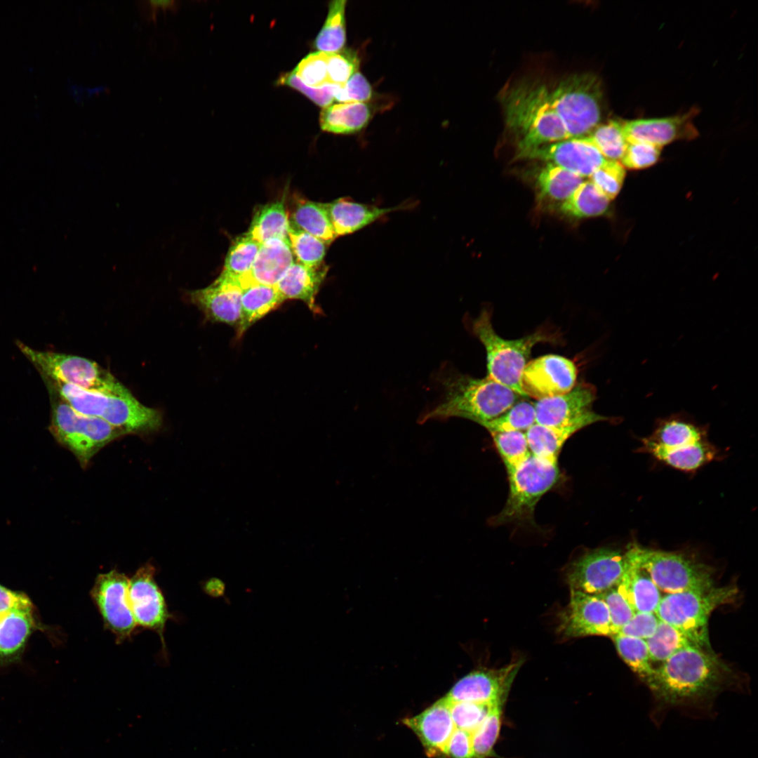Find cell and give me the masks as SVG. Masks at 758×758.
<instances>
[{
	"label": "cell",
	"mask_w": 758,
	"mask_h": 758,
	"mask_svg": "<svg viewBox=\"0 0 758 758\" xmlns=\"http://www.w3.org/2000/svg\"><path fill=\"white\" fill-rule=\"evenodd\" d=\"M32 609H34V604L27 594L10 590L0 584V615L16 610Z\"/></svg>",
	"instance_id": "cell-55"
},
{
	"label": "cell",
	"mask_w": 758,
	"mask_h": 758,
	"mask_svg": "<svg viewBox=\"0 0 758 758\" xmlns=\"http://www.w3.org/2000/svg\"><path fill=\"white\" fill-rule=\"evenodd\" d=\"M293 262L288 239H270L260 244L248 274L241 279L242 286L255 283L276 286Z\"/></svg>",
	"instance_id": "cell-22"
},
{
	"label": "cell",
	"mask_w": 758,
	"mask_h": 758,
	"mask_svg": "<svg viewBox=\"0 0 758 758\" xmlns=\"http://www.w3.org/2000/svg\"><path fill=\"white\" fill-rule=\"evenodd\" d=\"M443 755L448 758H474L472 733L456 728L445 746Z\"/></svg>",
	"instance_id": "cell-54"
},
{
	"label": "cell",
	"mask_w": 758,
	"mask_h": 758,
	"mask_svg": "<svg viewBox=\"0 0 758 758\" xmlns=\"http://www.w3.org/2000/svg\"><path fill=\"white\" fill-rule=\"evenodd\" d=\"M610 200L591 181L583 182L560 206L564 215L574 218L597 217L609 208Z\"/></svg>",
	"instance_id": "cell-34"
},
{
	"label": "cell",
	"mask_w": 758,
	"mask_h": 758,
	"mask_svg": "<svg viewBox=\"0 0 758 758\" xmlns=\"http://www.w3.org/2000/svg\"><path fill=\"white\" fill-rule=\"evenodd\" d=\"M346 4L345 0L330 2L326 20L314 41L318 51L333 53L343 50L346 42Z\"/></svg>",
	"instance_id": "cell-36"
},
{
	"label": "cell",
	"mask_w": 758,
	"mask_h": 758,
	"mask_svg": "<svg viewBox=\"0 0 758 758\" xmlns=\"http://www.w3.org/2000/svg\"><path fill=\"white\" fill-rule=\"evenodd\" d=\"M491 434L507 474L520 466L531 456L526 433L516 431L494 432Z\"/></svg>",
	"instance_id": "cell-43"
},
{
	"label": "cell",
	"mask_w": 758,
	"mask_h": 758,
	"mask_svg": "<svg viewBox=\"0 0 758 758\" xmlns=\"http://www.w3.org/2000/svg\"><path fill=\"white\" fill-rule=\"evenodd\" d=\"M435 376L442 397L420 416V423L463 418L481 425L505 413L521 397L488 376L473 378L449 366H442Z\"/></svg>",
	"instance_id": "cell-2"
},
{
	"label": "cell",
	"mask_w": 758,
	"mask_h": 758,
	"mask_svg": "<svg viewBox=\"0 0 758 758\" xmlns=\"http://www.w3.org/2000/svg\"><path fill=\"white\" fill-rule=\"evenodd\" d=\"M735 585L715 586L700 590L667 593L663 596L655 612L663 620L681 631L698 646L712 649L708 637V620L717 607L736 596Z\"/></svg>",
	"instance_id": "cell-5"
},
{
	"label": "cell",
	"mask_w": 758,
	"mask_h": 758,
	"mask_svg": "<svg viewBox=\"0 0 758 758\" xmlns=\"http://www.w3.org/2000/svg\"><path fill=\"white\" fill-rule=\"evenodd\" d=\"M557 464L531 456L524 463L508 473L510 491L501 512L491 522L500 525L533 517L535 507L540 498L559 478Z\"/></svg>",
	"instance_id": "cell-10"
},
{
	"label": "cell",
	"mask_w": 758,
	"mask_h": 758,
	"mask_svg": "<svg viewBox=\"0 0 758 758\" xmlns=\"http://www.w3.org/2000/svg\"><path fill=\"white\" fill-rule=\"evenodd\" d=\"M337 237L355 232L398 208H379L340 198L324 203Z\"/></svg>",
	"instance_id": "cell-25"
},
{
	"label": "cell",
	"mask_w": 758,
	"mask_h": 758,
	"mask_svg": "<svg viewBox=\"0 0 758 758\" xmlns=\"http://www.w3.org/2000/svg\"><path fill=\"white\" fill-rule=\"evenodd\" d=\"M130 578L116 569L98 574L90 594L105 627L118 644L131 638L138 626L128 599Z\"/></svg>",
	"instance_id": "cell-11"
},
{
	"label": "cell",
	"mask_w": 758,
	"mask_h": 758,
	"mask_svg": "<svg viewBox=\"0 0 758 758\" xmlns=\"http://www.w3.org/2000/svg\"><path fill=\"white\" fill-rule=\"evenodd\" d=\"M289 219L284 200L267 204L255 213L246 234L260 244L272 239L288 240Z\"/></svg>",
	"instance_id": "cell-31"
},
{
	"label": "cell",
	"mask_w": 758,
	"mask_h": 758,
	"mask_svg": "<svg viewBox=\"0 0 758 758\" xmlns=\"http://www.w3.org/2000/svg\"><path fill=\"white\" fill-rule=\"evenodd\" d=\"M202 588L206 594L213 598H219L225 595V583L220 578H211L202 584Z\"/></svg>",
	"instance_id": "cell-57"
},
{
	"label": "cell",
	"mask_w": 758,
	"mask_h": 758,
	"mask_svg": "<svg viewBox=\"0 0 758 758\" xmlns=\"http://www.w3.org/2000/svg\"><path fill=\"white\" fill-rule=\"evenodd\" d=\"M665 449H676L705 440L703 428L679 416L662 420L653 434L646 438Z\"/></svg>",
	"instance_id": "cell-32"
},
{
	"label": "cell",
	"mask_w": 758,
	"mask_h": 758,
	"mask_svg": "<svg viewBox=\"0 0 758 758\" xmlns=\"http://www.w3.org/2000/svg\"><path fill=\"white\" fill-rule=\"evenodd\" d=\"M450 702L451 714L456 728L471 733L479 727L496 705H503L500 703Z\"/></svg>",
	"instance_id": "cell-45"
},
{
	"label": "cell",
	"mask_w": 758,
	"mask_h": 758,
	"mask_svg": "<svg viewBox=\"0 0 758 758\" xmlns=\"http://www.w3.org/2000/svg\"><path fill=\"white\" fill-rule=\"evenodd\" d=\"M491 317L485 309L477 317L467 319L470 331L485 347L487 376L525 397L521 379L531 350L538 343L550 341L551 337L540 330L519 339H505L494 330Z\"/></svg>",
	"instance_id": "cell-4"
},
{
	"label": "cell",
	"mask_w": 758,
	"mask_h": 758,
	"mask_svg": "<svg viewBox=\"0 0 758 758\" xmlns=\"http://www.w3.org/2000/svg\"><path fill=\"white\" fill-rule=\"evenodd\" d=\"M372 95L373 89L370 83L358 70L341 86L335 101L340 103L367 102Z\"/></svg>",
	"instance_id": "cell-52"
},
{
	"label": "cell",
	"mask_w": 758,
	"mask_h": 758,
	"mask_svg": "<svg viewBox=\"0 0 758 758\" xmlns=\"http://www.w3.org/2000/svg\"><path fill=\"white\" fill-rule=\"evenodd\" d=\"M526 158L545 161L582 178L590 176L606 160L587 135L542 146Z\"/></svg>",
	"instance_id": "cell-19"
},
{
	"label": "cell",
	"mask_w": 758,
	"mask_h": 758,
	"mask_svg": "<svg viewBox=\"0 0 758 758\" xmlns=\"http://www.w3.org/2000/svg\"><path fill=\"white\" fill-rule=\"evenodd\" d=\"M502 707L503 704L496 705L472 733L474 758H489L494 756L493 747L498 738L501 725Z\"/></svg>",
	"instance_id": "cell-44"
},
{
	"label": "cell",
	"mask_w": 758,
	"mask_h": 758,
	"mask_svg": "<svg viewBox=\"0 0 758 758\" xmlns=\"http://www.w3.org/2000/svg\"><path fill=\"white\" fill-rule=\"evenodd\" d=\"M507 124L518 137V157L546 145L570 138L552 106L544 85L520 84L505 100Z\"/></svg>",
	"instance_id": "cell-3"
},
{
	"label": "cell",
	"mask_w": 758,
	"mask_h": 758,
	"mask_svg": "<svg viewBox=\"0 0 758 758\" xmlns=\"http://www.w3.org/2000/svg\"><path fill=\"white\" fill-rule=\"evenodd\" d=\"M307 86L320 88L328 84L327 53L313 52L305 56L293 70Z\"/></svg>",
	"instance_id": "cell-47"
},
{
	"label": "cell",
	"mask_w": 758,
	"mask_h": 758,
	"mask_svg": "<svg viewBox=\"0 0 758 758\" xmlns=\"http://www.w3.org/2000/svg\"><path fill=\"white\" fill-rule=\"evenodd\" d=\"M372 114V107L367 102L332 104L321 110L320 126L323 131L333 133H355L369 123Z\"/></svg>",
	"instance_id": "cell-28"
},
{
	"label": "cell",
	"mask_w": 758,
	"mask_h": 758,
	"mask_svg": "<svg viewBox=\"0 0 758 758\" xmlns=\"http://www.w3.org/2000/svg\"><path fill=\"white\" fill-rule=\"evenodd\" d=\"M619 656L646 685L655 672L644 639L619 634L611 635Z\"/></svg>",
	"instance_id": "cell-37"
},
{
	"label": "cell",
	"mask_w": 758,
	"mask_h": 758,
	"mask_svg": "<svg viewBox=\"0 0 758 758\" xmlns=\"http://www.w3.org/2000/svg\"><path fill=\"white\" fill-rule=\"evenodd\" d=\"M582 182V177L550 163L536 178L540 197L554 201L566 200Z\"/></svg>",
	"instance_id": "cell-35"
},
{
	"label": "cell",
	"mask_w": 758,
	"mask_h": 758,
	"mask_svg": "<svg viewBox=\"0 0 758 758\" xmlns=\"http://www.w3.org/2000/svg\"><path fill=\"white\" fill-rule=\"evenodd\" d=\"M521 665L516 661L499 669L474 670L458 680L446 697L452 702L504 703Z\"/></svg>",
	"instance_id": "cell-16"
},
{
	"label": "cell",
	"mask_w": 758,
	"mask_h": 758,
	"mask_svg": "<svg viewBox=\"0 0 758 758\" xmlns=\"http://www.w3.org/2000/svg\"><path fill=\"white\" fill-rule=\"evenodd\" d=\"M645 641L651 661L661 663L682 649L698 646L678 629L660 620L654 634Z\"/></svg>",
	"instance_id": "cell-38"
},
{
	"label": "cell",
	"mask_w": 758,
	"mask_h": 758,
	"mask_svg": "<svg viewBox=\"0 0 758 758\" xmlns=\"http://www.w3.org/2000/svg\"><path fill=\"white\" fill-rule=\"evenodd\" d=\"M550 98L570 138L585 136L599 124L602 92L594 76L570 77L550 90Z\"/></svg>",
	"instance_id": "cell-9"
},
{
	"label": "cell",
	"mask_w": 758,
	"mask_h": 758,
	"mask_svg": "<svg viewBox=\"0 0 758 758\" xmlns=\"http://www.w3.org/2000/svg\"><path fill=\"white\" fill-rule=\"evenodd\" d=\"M34 609L0 615V663L17 660L32 632L40 629Z\"/></svg>",
	"instance_id": "cell-26"
},
{
	"label": "cell",
	"mask_w": 758,
	"mask_h": 758,
	"mask_svg": "<svg viewBox=\"0 0 758 758\" xmlns=\"http://www.w3.org/2000/svg\"><path fill=\"white\" fill-rule=\"evenodd\" d=\"M626 568L625 553L609 547L590 550L569 567L571 590L598 595L616 586Z\"/></svg>",
	"instance_id": "cell-12"
},
{
	"label": "cell",
	"mask_w": 758,
	"mask_h": 758,
	"mask_svg": "<svg viewBox=\"0 0 758 758\" xmlns=\"http://www.w3.org/2000/svg\"><path fill=\"white\" fill-rule=\"evenodd\" d=\"M625 554L646 571L660 590L667 593L714 585L712 568L685 553L652 550L633 543L628 545Z\"/></svg>",
	"instance_id": "cell-6"
},
{
	"label": "cell",
	"mask_w": 758,
	"mask_h": 758,
	"mask_svg": "<svg viewBox=\"0 0 758 758\" xmlns=\"http://www.w3.org/2000/svg\"><path fill=\"white\" fill-rule=\"evenodd\" d=\"M609 417L592 411L583 419L567 426L551 427L535 423L526 432L531 455L545 461L557 464L559 451L573 434L599 421L611 420Z\"/></svg>",
	"instance_id": "cell-23"
},
{
	"label": "cell",
	"mask_w": 758,
	"mask_h": 758,
	"mask_svg": "<svg viewBox=\"0 0 758 758\" xmlns=\"http://www.w3.org/2000/svg\"><path fill=\"white\" fill-rule=\"evenodd\" d=\"M587 136L607 160H620L627 145L623 121L610 120L599 124Z\"/></svg>",
	"instance_id": "cell-40"
},
{
	"label": "cell",
	"mask_w": 758,
	"mask_h": 758,
	"mask_svg": "<svg viewBox=\"0 0 758 758\" xmlns=\"http://www.w3.org/2000/svg\"><path fill=\"white\" fill-rule=\"evenodd\" d=\"M641 450L651 453L659 460L676 469L693 471L712 460L716 450L707 439L685 447L665 449L646 438L642 439Z\"/></svg>",
	"instance_id": "cell-30"
},
{
	"label": "cell",
	"mask_w": 758,
	"mask_h": 758,
	"mask_svg": "<svg viewBox=\"0 0 758 758\" xmlns=\"http://www.w3.org/2000/svg\"><path fill=\"white\" fill-rule=\"evenodd\" d=\"M695 113L691 111L665 118L625 121L624 133L627 142H645L661 147L675 140H691L698 135L692 121Z\"/></svg>",
	"instance_id": "cell-20"
},
{
	"label": "cell",
	"mask_w": 758,
	"mask_h": 758,
	"mask_svg": "<svg viewBox=\"0 0 758 758\" xmlns=\"http://www.w3.org/2000/svg\"><path fill=\"white\" fill-rule=\"evenodd\" d=\"M242 291L237 280L220 274L209 286L190 291L189 298L208 321L237 327L241 319Z\"/></svg>",
	"instance_id": "cell-18"
},
{
	"label": "cell",
	"mask_w": 758,
	"mask_h": 758,
	"mask_svg": "<svg viewBox=\"0 0 758 758\" xmlns=\"http://www.w3.org/2000/svg\"><path fill=\"white\" fill-rule=\"evenodd\" d=\"M595 399V387L583 382L565 394L537 400L536 423L551 427L571 425L593 411L591 406Z\"/></svg>",
	"instance_id": "cell-17"
},
{
	"label": "cell",
	"mask_w": 758,
	"mask_h": 758,
	"mask_svg": "<svg viewBox=\"0 0 758 758\" xmlns=\"http://www.w3.org/2000/svg\"><path fill=\"white\" fill-rule=\"evenodd\" d=\"M731 670L712 649H682L663 662L646 685L663 707L691 705L729 684Z\"/></svg>",
	"instance_id": "cell-1"
},
{
	"label": "cell",
	"mask_w": 758,
	"mask_h": 758,
	"mask_svg": "<svg viewBox=\"0 0 758 758\" xmlns=\"http://www.w3.org/2000/svg\"><path fill=\"white\" fill-rule=\"evenodd\" d=\"M661 149V147L645 142H627L621 164L634 170L649 168L658 161Z\"/></svg>",
	"instance_id": "cell-50"
},
{
	"label": "cell",
	"mask_w": 758,
	"mask_h": 758,
	"mask_svg": "<svg viewBox=\"0 0 758 758\" xmlns=\"http://www.w3.org/2000/svg\"><path fill=\"white\" fill-rule=\"evenodd\" d=\"M278 84L290 86L301 92L310 100L319 106L326 107L335 101L336 96L342 86L326 85L320 88H312L303 84L293 70L281 76Z\"/></svg>",
	"instance_id": "cell-49"
},
{
	"label": "cell",
	"mask_w": 758,
	"mask_h": 758,
	"mask_svg": "<svg viewBox=\"0 0 758 758\" xmlns=\"http://www.w3.org/2000/svg\"><path fill=\"white\" fill-rule=\"evenodd\" d=\"M659 620L655 613L635 612L616 634L646 640L656 632Z\"/></svg>",
	"instance_id": "cell-53"
},
{
	"label": "cell",
	"mask_w": 758,
	"mask_h": 758,
	"mask_svg": "<svg viewBox=\"0 0 758 758\" xmlns=\"http://www.w3.org/2000/svg\"><path fill=\"white\" fill-rule=\"evenodd\" d=\"M50 430L55 439L76 456L85 468L91 458L110 442L124 436L101 418L80 414L53 390Z\"/></svg>",
	"instance_id": "cell-7"
},
{
	"label": "cell",
	"mask_w": 758,
	"mask_h": 758,
	"mask_svg": "<svg viewBox=\"0 0 758 758\" xmlns=\"http://www.w3.org/2000/svg\"><path fill=\"white\" fill-rule=\"evenodd\" d=\"M559 620L558 632L566 637L612 635L608 607L597 595L571 590L569 603Z\"/></svg>",
	"instance_id": "cell-15"
},
{
	"label": "cell",
	"mask_w": 758,
	"mask_h": 758,
	"mask_svg": "<svg viewBox=\"0 0 758 758\" xmlns=\"http://www.w3.org/2000/svg\"><path fill=\"white\" fill-rule=\"evenodd\" d=\"M284 301L276 286L254 283L245 287L241 295V312L237 327V337H241L253 324L279 307Z\"/></svg>",
	"instance_id": "cell-29"
},
{
	"label": "cell",
	"mask_w": 758,
	"mask_h": 758,
	"mask_svg": "<svg viewBox=\"0 0 758 758\" xmlns=\"http://www.w3.org/2000/svg\"><path fill=\"white\" fill-rule=\"evenodd\" d=\"M418 737L429 757L443 755L445 746L456 729L451 714V702L445 696L420 714L403 720Z\"/></svg>",
	"instance_id": "cell-21"
},
{
	"label": "cell",
	"mask_w": 758,
	"mask_h": 758,
	"mask_svg": "<svg viewBox=\"0 0 758 758\" xmlns=\"http://www.w3.org/2000/svg\"><path fill=\"white\" fill-rule=\"evenodd\" d=\"M136 3L142 18L147 22H157V14L159 9L163 10L164 13L166 10L176 12L180 8V1L178 0H144L138 1Z\"/></svg>",
	"instance_id": "cell-56"
},
{
	"label": "cell",
	"mask_w": 758,
	"mask_h": 758,
	"mask_svg": "<svg viewBox=\"0 0 758 758\" xmlns=\"http://www.w3.org/2000/svg\"><path fill=\"white\" fill-rule=\"evenodd\" d=\"M606 604L612 628V635L618 632L634 616L635 611L616 586L597 595Z\"/></svg>",
	"instance_id": "cell-51"
},
{
	"label": "cell",
	"mask_w": 758,
	"mask_h": 758,
	"mask_svg": "<svg viewBox=\"0 0 758 758\" xmlns=\"http://www.w3.org/2000/svg\"><path fill=\"white\" fill-rule=\"evenodd\" d=\"M288 238L297 262L310 267L323 265L326 248L323 241L290 223Z\"/></svg>",
	"instance_id": "cell-42"
},
{
	"label": "cell",
	"mask_w": 758,
	"mask_h": 758,
	"mask_svg": "<svg viewBox=\"0 0 758 758\" xmlns=\"http://www.w3.org/2000/svg\"><path fill=\"white\" fill-rule=\"evenodd\" d=\"M289 223L330 244L337 236L324 203L300 199L292 213Z\"/></svg>",
	"instance_id": "cell-33"
},
{
	"label": "cell",
	"mask_w": 758,
	"mask_h": 758,
	"mask_svg": "<svg viewBox=\"0 0 758 758\" xmlns=\"http://www.w3.org/2000/svg\"><path fill=\"white\" fill-rule=\"evenodd\" d=\"M327 272L328 267L324 264L318 267H310L293 262L276 288L285 300H301L314 314H320L316 296Z\"/></svg>",
	"instance_id": "cell-24"
},
{
	"label": "cell",
	"mask_w": 758,
	"mask_h": 758,
	"mask_svg": "<svg viewBox=\"0 0 758 758\" xmlns=\"http://www.w3.org/2000/svg\"><path fill=\"white\" fill-rule=\"evenodd\" d=\"M16 345L44 378L108 396H119L128 390L95 361L78 356L36 350L19 340Z\"/></svg>",
	"instance_id": "cell-8"
},
{
	"label": "cell",
	"mask_w": 758,
	"mask_h": 758,
	"mask_svg": "<svg viewBox=\"0 0 758 758\" xmlns=\"http://www.w3.org/2000/svg\"><path fill=\"white\" fill-rule=\"evenodd\" d=\"M359 60L354 51L342 50L327 53V75L328 84L343 86L350 77L359 70Z\"/></svg>",
	"instance_id": "cell-48"
},
{
	"label": "cell",
	"mask_w": 758,
	"mask_h": 758,
	"mask_svg": "<svg viewBox=\"0 0 758 758\" xmlns=\"http://www.w3.org/2000/svg\"><path fill=\"white\" fill-rule=\"evenodd\" d=\"M616 587L635 612L655 613L662 598L646 571L627 558L625 571Z\"/></svg>",
	"instance_id": "cell-27"
},
{
	"label": "cell",
	"mask_w": 758,
	"mask_h": 758,
	"mask_svg": "<svg viewBox=\"0 0 758 758\" xmlns=\"http://www.w3.org/2000/svg\"><path fill=\"white\" fill-rule=\"evenodd\" d=\"M625 176V167L617 161L606 160L591 175V182L610 201L619 193Z\"/></svg>",
	"instance_id": "cell-46"
},
{
	"label": "cell",
	"mask_w": 758,
	"mask_h": 758,
	"mask_svg": "<svg viewBox=\"0 0 758 758\" xmlns=\"http://www.w3.org/2000/svg\"><path fill=\"white\" fill-rule=\"evenodd\" d=\"M536 423L534 404L518 401L498 417L481 425L491 434L494 432L527 431Z\"/></svg>",
	"instance_id": "cell-41"
},
{
	"label": "cell",
	"mask_w": 758,
	"mask_h": 758,
	"mask_svg": "<svg viewBox=\"0 0 758 758\" xmlns=\"http://www.w3.org/2000/svg\"><path fill=\"white\" fill-rule=\"evenodd\" d=\"M155 572L149 563L139 568L130 578L128 599L137 625L157 633L165 649L164 630L171 614Z\"/></svg>",
	"instance_id": "cell-14"
},
{
	"label": "cell",
	"mask_w": 758,
	"mask_h": 758,
	"mask_svg": "<svg viewBox=\"0 0 758 758\" xmlns=\"http://www.w3.org/2000/svg\"><path fill=\"white\" fill-rule=\"evenodd\" d=\"M578 370L573 361L557 354H547L530 361L521 379L525 397L537 400L565 394L576 385Z\"/></svg>",
	"instance_id": "cell-13"
},
{
	"label": "cell",
	"mask_w": 758,
	"mask_h": 758,
	"mask_svg": "<svg viewBox=\"0 0 758 758\" xmlns=\"http://www.w3.org/2000/svg\"><path fill=\"white\" fill-rule=\"evenodd\" d=\"M260 246L246 234L237 237L227 253L220 274L239 283L248 274Z\"/></svg>",
	"instance_id": "cell-39"
}]
</instances>
